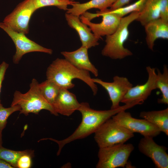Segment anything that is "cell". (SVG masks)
<instances>
[{"instance_id":"cell-1","label":"cell","mask_w":168,"mask_h":168,"mask_svg":"<svg viewBox=\"0 0 168 168\" xmlns=\"http://www.w3.org/2000/svg\"><path fill=\"white\" fill-rule=\"evenodd\" d=\"M80 104L78 110L80 112L82 115V121L72 134L66 138L59 141L52 138L43 139H49L58 144L59 148L57 153V155L60 154L62 148L66 144L75 140L84 138L94 133L104 122L122 110H126L139 105V102L135 101L125 104L117 109L100 110L91 108L87 102H82Z\"/></svg>"},{"instance_id":"cell-2","label":"cell","mask_w":168,"mask_h":168,"mask_svg":"<svg viewBox=\"0 0 168 168\" xmlns=\"http://www.w3.org/2000/svg\"><path fill=\"white\" fill-rule=\"evenodd\" d=\"M47 79L52 81L61 88L70 89L74 86L72 80L78 79L87 84L91 89L94 95L96 94L98 88L92 80L89 72L80 69L65 59L57 58L47 68Z\"/></svg>"},{"instance_id":"cell-3","label":"cell","mask_w":168,"mask_h":168,"mask_svg":"<svg viewBox=\"0 0 168 168\" xmlns=\"http://www.w3.org/2000/svg\"><path fill=\"white\" fill-rule=\"evenodd\" d=\"M139 12H134L121 18L117 30L112 34L106 36V44L101 51L104 56L113 59H121L131 56L132 53L124 45L129 35L128 26L138 16Z\"/></svg>"},{"instance_id":"cell-4","label":"cell","mask_w":168,"mask_h":168,"mask_svg":"<svg viewBox=\"0 0 168 168\" xmlns=\"http://www.w3.org/2000/svg\"><path fill=\"white\" fill-rule=\"evenodd\" d=\"M39 83L33 78L30 84V88L23 94L16 91L11 106L18 105L21 107L20 114L27 116L30 113L38 114L42 110H45L55 116L58 115L53 106L48 102L42 95L39 87Z\"/></svg>"},{"instance_id":"cell-5","label":"cell","mask_w":168,"mask_h":168,"mask_svg":"<svg viewBox=\"0 0 168 168\" xmlns=\"http://www.w3.org/2000/svg\"><path fill=\"white\" fill-rule=\"evenodd\" d=\"M121 18L109 12L108 8L97 11L96 13L86 12L80 17V19L90 28L98 39L101 36L114 33L120 24Z\"/></svg>"},{"instance_id":"cell-6","label":"cell","mask_w":168,"mask_h":168,"mask_svg":"<svg viewBox=\"0 0 168 168\" xmlns=\"http://www.w3.org/2000/svg\"><path fill=\"white\" fill-rule=\"evenodd\" d=\"M94 133V139L99 148L125 143L134 136L133 133L111 118L104 122Z\"/></svg>"},{"instance_id":"cell-7","label":"cell","mask_w":168,"mask_h":168,"mask_svg":"<svg viewBox=\"0 0 168 168\" xmlns=\"http://www.w3.org/2000/svg\"><path fill=\"white\" fill-rule=\"evenodd\" d=\"M134 147L131 143H120L99 148L97 168L124 167Z\"/></svg>"},{"instance_id":"cell-8","label":"cell","mask_w":168,"mask_h":168,"mask_svg":"<svg viewBox=\"0 0 168 168\" xmlns=\"http://www.w3.org/2000/svg\"><path fill=\"white\" fill-rule=\"evenodd\" d=\"M36 10L33 0H25L6 16L3 22L13 30L27 34L29 31L30 20Z\"/></svg>"},{"instance_id":"cell-9","label":"cell","mask_w":168,"mask_h":168,"mask_svg":"<svg viewBox=\"0 0 168 168\" xmlns=\"http://www.w3.org/2000/svg\"><path fill=\"white\" fill-rule=\"evenodd\" d=\"M0 28L6 32L14 42L16 51L13 58L14 63L17 64L25 54L32 52H43L51 54V49L45 48L28 38L25 35L13 30L3 22H0Z\"/></svg>"},{"instance_id":"cell-10","label":"cell","mask_w":168,"mask_h":168,"mask_svg":"<svg viewBox=\"0 0 168 168\" xmlns=\"http://www.w3.org/2000/svg\"><path fill=\"white\" fill-rule=\"evenodd\" d=\"M114 120L131 132L140 133L144 137H155L161 131L147 120L133 118L130 113L122 110L113 116Z\"/></svg>"},{"instance_id":"cell-11","label":"cell","mask_w":168,"mask_h":168,"mask_svg":"<svg viewBox=\"0 0 168 168\" xmlns=\"http://www.w3.org/2000/svg\"><path fill=\"white\" fill-rule=\"evenodd\" d=\"M95 83L102 86L107 91L111 102V109L119 107L120 102L133 86V84L126 77L115 76L113 77V81L108 82L98 78H92Z\"/></svg>"},{"instance_id":"cell-12","label":"cell","mask_w":168,"mask_h":168,"mask_svg":"<svg viewBox=\"0 0 168 168\" xmlns=\"http://www.w3.org/2000/svg\"><path fill=\"white\" fill-rule=\"evenodd\" d=\"M146 70L148 75L146 82L142 85L133 86L124 97L121 102L127 104L139 101L143 103L152 91L156 89V73L155 68L147 66L146 67Z\"/></svg>"},{"instance_id":"cell-13","label":"cell","mask_w":168,"mask_h":168,"mask_svg":"<svg viewBox=\"0 0 168 168\" xmlns=\"http://www.w3.org/2000/svg\"><path fill=\"white\" fill-rule=\"evenodd\" d=\"M140 152L150 158L157 168H168L167 148L156 144L153 138L144 137L138 145Z\"/></svg>"},{"instance_id":"cell-14","label":"cell","mask_w":168,"mask_h":168,"mask_svg":"<svg viewBox=\"0 0 168 168\" xmlns=\"http://www.w3.org/2000/svg\"><path fill=\"white\" fill-rule=\"evenodd\" d=\"M65 17L69 26L78 33L82 46L89 49L99 44V40L91 32L90 28L81 21L79 16L66 13Z\"/></svg>"},{"instance_id":"cell-15","label":"cell","mask_w":168,"mask_h":168,"mask_svg":"<svg viewBox=\"0 0 168 168\" xmlns=\"http://www.w3.org/2000/svg\"><path fill=\"white\" fill-rule=\"evenodd\" d=\"M80 105L74 94L61 88L53 106L58 114L69 116L78 110Z\"/></svg>"},{"instance_id":"cell-16","label":"cell","mask_w":168,"mask_h":168,"mask_svg":"<svg viewBox=\"0 0 168 168\" xmlns=\"http://www.w3.org/2000/svg\"><path fill=\"white\" fill-rule=\"evenodd\" d=\"M88 49L82 46L76 50L62 51L61 54L65 59L77 68L90 72L95 76L97 77L98 75V70L89 60Z\"/></svg>"},{"instance_id":"cell-17","label":"cell","mask_w":168,"mask_h":168,"mask_svg":"<svg viewBox=\"0 0 168 168\" xmlns=\"http://www.w3.org/2000/svg\"><path fill=\"white\" fill-rule=\"evenodd\" d=\"M146 42L149 49L153 50L155 40L160 38L168 39V22L160 18L152 21L144 26Z\"/></svg>"},{"instance_id":"cell-18","label":"cell","mask_w":168,"mask_h":168,"mask_svg":"<svg viewBox=\"0 0 168 168\" xmlns=\"http://www.w3.org/2000/svg\"><path fill=\"white\" fill-rule=\"evenodd\" d=\"M117 0H91L85 3L76 2L72 3V8L68 9L66 13L80 16L87 11L92 8L102 11L110 7Z\"/></svg>"},{"instance_id":"cell-19","label":"cell","mask_w":168,"mask_h":168,"mask_svg":"<svg viewBox=\"0 0 168 168\" xmlns=\"http://www.w3.org/2000/svg\"><path fill=\"white\" fill-rule=\"evenodd\" d=\"M139 116L157 127L168 135V108L157 111L141 112Z\"/></svg>"},{"instance_id":"cell-20","label":"cell","mask_w":168,"mask_h":168,"mask_svg":"<svg viewBox=\"0 0 168 168\" xmlns=\"http://www.w3.org/2000/svg\"><path fill=\"white\" fill-rule=\"evenodd\" d=\"M162 0H147L142 10L136 20L144 26L149 22L159 18Z\"/></svg>"},{"instance_id":"cell-21","label":"cell","mask_w":168,"mask_h":168,"mask_svg":"<svg viewBox=\"0 0 168 168\" xmlns=\"http://www.w3.org/2000/svg\"><path fill=\"white\" fill-rule=\"evenodd\" d=\"M156 85V89H159L161 93V98L158 99L157 102L159 104H168V68L164 65L163 71L161 72L159 69H157Z\"/></svg>"},{"instance_id":"cell-22","label":"cell","mask_w":168,"mask_h":168,"mask_svg":"<svg viewBox=\"0 0 168 168\" xmlns=\"http://www.w3.org/2000/svg\"><path fill=\"white\" fill-rule=\"evenodd\" d=\"M39 87L44 99L53 106L61 88L54 82L47 79L39 83Z\"/></svg>"},{"instance_id":"cell-23","label":"cell","mask_w":168,"mask_h":168,"mask_svg":"<svg viewBox=\"0 0 168 168\" xmlns=\"http://www.w3.org/2000/svg\"><path fill=\"white\" fill-rule=\"evenodd\" d=\"M25 154H29L34 156V151L26 150L16 151L8 149L0 146V159L8 163L14 168H17V163L20 157Z\"/></svg>"},{"instance_id":"cell-24","label":"cell","mask_w":168,"mask_h":168,"mask_svg":"<svg viewBox=\"0 0 168 168\" xmlns=\"http://www.w3.org/2000/svg\"><path fill=\"white\" fill-rule=\"evenodd\" d=\"M147 0H138L126 7H123L114 10L108 9L110 12L114 13L122 18L129 13L137 12H140L143 9Z\"/></svg>"},{"instance_id":"cell-25","label":"cell","mask_w":168,"mask_h":168,"mask_svg":"<svg viewBox=\"0 0 168 168\" xmlns=\"http://www.w3.org/2000/svg\"><path fill=\"white\" fill-rule=\"evenodd\" d=\"M36 9L48 6H55L60 9L67 11L68 6L76 2L69 0H33Z\"/></svg>"},{"instance_id":"cell-26","label":"cell","mask_w":168,"mask_h":168,"mask_svg":"<svg viewBox=\"0 0 168 168\" xmlns=\"http://www.w3.org/2000/svg\"><path fill=\"white\" fill-rule=\"evenodd\" d=\"M20 110L21 107L18 105L5 108L1 104L0 105V130L1 131H2L6 127L9 117L15 112Z\"/></svg>"},{"instance_id":"cell-27","label":"cell","mask_w":168,"mask_h":168,"mask_svg":"<svg viewBox=\"0 0 168 168\" xmlns=\"http://www.w3.org/2000/svg\"><path fill=\"white\" fill-rule=\"evenodd\" d=\"M33 157V156L29 154H25L22 155L17 161V168H30L32 165L31 158Z\"/></svg>"},{"instance_id":"cell-28","label":"cell","mask_w":168,"mask_h":168,"mask_svg":"<svg viewBox=\"0 0 168 168\" xmlns=\"http://www.w3.org/2000/svg\"><path fill=\"white\" fill-rule=\"evenodd\" d=\"M159 18L168 22V0H162L161 1Z\"/></svg>"},{"instance_id":"cell-29","label":"cell","mask_w":168,"mask_h":168,"mask_svg":"<svg viewBox=\"0 0 168 168\" xmlns=\"http://www.w3.org/2000/svg\"><path fill=\"white\" fill-rule=\"evenodd\" d=\"M9 66V64L4 61H3L0 64V94L1 91L2 85L4 78L5 73L7 69ZM1 104L0 100V105Z\"/></svg>"},{"instance_id":"cell-30","label":"cell","mask_w":168,"mask_h":168,"mask_svg":"<svg viewBox=\"0 0 168 168\" xmlns=\"http://www.w3.org/2000/svg\"><path fill=\"white\" fill-rule=\"evenodd\" d=\"M131 0H117L110 7L111 10H114L128 4Z\"/></svg>"},{"instance_id":"cell-31","label":"cell","mask_w":168,"mask_h":168,"mask_svg":"<svg viewBox=\"0 0 168 168\" xmlns=\"http://www.w3.org/2000/svg\"><path fill=\"white\" fill-rule=\"evenodd\" d=\"M10 164L4 160L0 159V168H13Z\"/></svg>"},{"instance_id":"cell-32","label":"cell","mask_w":168,"mask_h":168,"mask_svg":"<svg viewBox=\"0 0 168 168\" xmlns=\"http://www.w3.org/2000/svg\"><path fill=\"white\" fill-rule=\"evenodd\" d=\"M2 131L0 130V146H2Z\"/></svg>"},{"instance_id":"cell-33","label":"cell","mask_w":168,"mask_h":168,"mask_svg":"<svg viewBox=\"0 0 168 168\" xmlns=\"http://www.w3.org/2000/svg\"><path fill=\"white\" fill-rule=\"evenodd\" d=\"M69 1H74V0H69Z\"/></svg>"}]
</instances>
